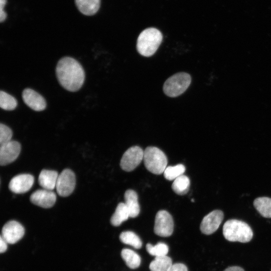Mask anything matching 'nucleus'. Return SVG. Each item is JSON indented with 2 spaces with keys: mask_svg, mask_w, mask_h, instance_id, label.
<instances>
[{
  "mask_svg": "<svg viewBox=\"0 0 271 271\" xmlns=\"http://www.w3.org/2000/svg\"><path fill=\"white\" fill-rule=\"evenodd\" d=\"M56 73L59 83L68 91H77L84 83V70L81 65L73 58H62L57 64Z\"/></svg>",
  "mask_w": 271,
  "mask_h": 271,
  "instance_id": "obj_1",
  "label": "nucleus"
},
{
  "mask_svg": "<svg viewBox=\"0 0 271 271\" xmlns=\"http://www.w3.org/2000/svg\"><path fill=\"white\" fill-rule=\"evenodd\" d=\"M223 234L229 241L246 243L253 237V231L246 222L232 219L226 221L223 226Z\"/></svg>",
  "mask_w": 271,
  "mask_h": 271,
  "instance_id": "obj_2",
  "label": "nucleus"
},
{
  "mask_svg": "<svg viewBox=\"0 0 271 271\" xmlns=\"http://www.w3.org/2000/svg\"><path fill=\"white\" fill-rule=\"evenodd\" d=\"M163 40L162 33L155 28H149L139 35L137 43V49L142 56L150 57L158 50Z\"/></svg>",
  "mask_w": 271,
  "mask_h": 271,
  "instance_id": "obj_3",
  "label": "nucleus"
},
{
  "mask_svg": "<svg viewBox=\"0 0 271 271\" xmlns=\"http://www.w3.org/2000/svg\"><path fill=\"white\" fill-rule=\"evenodd\" d=\"M143 160L146 169L156 175L164 173L168 164L165 153L155 147H148L145 149Z\"/></svg>",
  "mask_w": 271,
  "mask_h": 271,
  "instance_id": "obj_4",
  "label": "nucleus"
},
{
  "mask_svg": "<svg viewBox=\"0 0 271 271\" xmlns=\"http://www.w3.org/2000/svg\"><path fill=\"white\" fill-rule=\"evenodd\" d=\"M191 82L190 74L179 72L169 77L164 83L163 91L171 97H175L183 93L189 87Z\"/></svg>",
  "mask_w": 271,
  "mask_h": 271,
  "instance_id": "obj_5",
  "label": "nucleus"
},
{
  "mask_svg": "<svg viewBox=\"0 0 271 271\" xmlns=\"http://www.w3.org/2000/svg\"><path fill=\"white\" fill-rule=\"evenodd\" d=\"M174 229V221L171 215L167 211H159L156 215L154 230L156 234L162 237L171 235Z\"/></svg>",
  "mask_w": 271,
  "mask_h": 271,
  "instance_id": "obj_6",
  "label": "nucleus"
},
{
  "mask_svg": "<svg viewBox=\"0 0 271 271\" xmlns=\"http://www.w3.org/2000/svg\"><path fill=\"white\" fill-rule=\"evenodd\" d=\"M144 151L139 146H133L123 154L120 162L121 168L126 172L135 169L144 158Z\"/></svg>",
  "mask_w": 271,
  "mask_h": 271,
  "instance_id": "obj_7",
  "label": "nucleus"
},
{
  "mask_svg": "<svg viewBox=\"0 0 271 271\" xmlns=\"http://www.w3.org/2000/svg\"><path fill=\"white\" fill-rule=\"evenodd\" d=\"M76 184L75 175L74 172L68 169L64 170L59 175L57 183L56 190L59 195L67 197L74 191Z\"/></svg>",
  "mask_w": 271,
  "mask_h": 271,
  "instance_id": "obj_8",
  "label": "nucleus"
},
{
  "mask_svg": "<svg viewBox=\"0 0 271 271\" xmlns=\"http://www.w3.org/2000/svg\"><path fill=\"white\" fill-rule=\"evenodd\" d=\"M224 217L223 212L220 210H214L202 219L200 224V230L205 234L209 235L215 232L219 228Z\"/></svg>",
  "mask_w": 271,
  "mask_h": 271,
  "instance_id": "obj_9",
  "label": "nucleus"
},
{
  "mask_svg": "<svg viewBox=\"0 0 271 271\" xmlns=\"http://www.w3.org/2000/svg\"><path fill=\"white\" fill-rule=\"evenodd\" d=\"M24 233L22 225L18 221L11 220L3 226L1 236L8 243L14 244L20 240Z\"/></svg>",
  "mask_w": 271,
  "mask_h": 271,
  "instance_id": "obj_10",
  "label": "nucleus"
},
{
  "mask_svg": "<svg viewBox=\"0 0 271 271\" xmlns=\"http://www.w3.org/2000/svg\"><path fill=\"white\" fill-rule=\"evenodd\" d=\"M21 152V145L19 142L11 141L1 145L0 164L6 166L15 161Z\"/></svg>",
  "mask_w": 271,
  "mask_h": 271,
  "instance_id": "obj_11",
  "label": "nucleus"
},
{
  "mask_svg": "<svg viewBox=\"0 0 271 271\" xmlns=\"http://www.w3.org/2000/svg\"><path fill=\"white\" fill-rule=\"evenodd\" d=\"M34 182V178L32 175L28 174H19L11 179L9 188L14 193L22 194L30 190Z\"/></svg>",
  "mask_w": 271,
  "mask_h": 271,
  "instance_id": "obj_12",
  "label": "nucleus"
},
{
  "mask_svg": "<svg viewBox=\"0 0 271 271\" xmlns=\"http://www.w3.org/2000/svg\"><path fill=\"white\" fill-rule=\"evenodd\" d=\"M22 98L25 103L34 110L42 111L46 107V102L44 98L31 88H26L23 90Z\"/></svg>",
  "mask_w": 271,
  "mask_h": 271,
  "instance_id": "obj_13",
  "label": "nucleus"
},
{
  "mask_svg": "<svg viewBox=\"0 0 271 271\" xmlns=\"http://www.w3.org/2000/svg\"><path fill=\"white\" fill-rule=\"evenodd\" d=\"M31 202L38 206L48 208L52 207L56 200L55 193L44 189L37 190L30 196Z\"/></svg>",
  "mask_w": 271,
  "mask_h": 271,
  "instance_id": "obj_14",
  "label": "nucleus"
},
{
  "mask_svg": "<svg viewBox=\"0 0 271 271\" xmlns=\"http://www.w3.org/2000/svg\"><path fill=\"white\" fill-rule=\"evenodd\" d=\"M58 176L55 171L43 170L38 178L39 185L44 189L52 191L56 187Z\"/></svg>",
  "mask_w": 271,
  "mask_h": 271,
  "instance_id": "obj_15",
  "label": "nucleus"
},
{
  "mask_svg": "<svg viewBox=\"0 0 271 271\" xmlns=\"http://www.w3.org/2000/svg\"><path fill=\"white\" fill-rule=\"evenodd\" d=\"M124 203L129 213V217L131 218L137 217L140 212L137 193L133 190H127L124 193Z\"/></svg>",
  "mask_w": 271,
  "mask_h": 271,
  "instance_id": "obj_16",
  "label": "nucleus"
},
{
  "mask_svg": "<svg viewBox=\"0 0 271 271\" xmlns=\"http://www.w3.org/2000/svg\"><path fill=\"white\" fill-rule=\"evenodd\" d=\"M75 3L81 13L85 15L91 16L98 11L100 0H75Z\"/></svg>",
  "mask_w": 271,
  "mask_h": 271,
  "instance_id": "obj_17",
  "label": "nucleus"
},
{
  "mask_svg": "<svg viewBox=\"0 0 271 271\" xmlns=\"http://www.w3.org/2000/svg\"><path fill=\"white\" fill-rule=\"evenodd\" d=\"M129 217L128 210L124 203L120 202L117 205L115 212L110 219L111 224L114 226H119L123 221L128 219Z\"/></svg>",
  "mask_w": 271,
  "mask_h": 271,
  "instance_id": "obj_18",
  "label": "nucleus"
},
{
  "mask_svg": "<svg viewBox=\"0 0 271 271\" xmlns=\"http://www.w3.org/2000/svg\"><path fill=\"white\" fill-rule=\"evenodd\" d=\"M256 210L263 217L271 218V198L267 197H258L253 201Z\"/></svg>",
  "mask_w": 271,
  "mask_h": 271,
  "instance_id": "obj_19",
  "label": "nucleus"
},
{
  "mask_svg": "<svg viewBox=\"0 0 271 271\" xmlns=\"http://www.w3.org/2000/svg\"><path fill=\"white\" fill-rule=\"evenodd\" d=\"M121 256L125 261L127 266L131 268L135 269L138 267L141 262L139 255L133 250L124 248L121 250Z\"/></svg>",
  "mask_w": 271,
  "mask_h": 271,
  "instance_id": "obj_20",
  "label": "nucleus"
},
{
  "mask_svg": "<svg viewBox=\"0 0 271 271\" xmlns=\"http://www.w3.org/2000/svg\"><path fill=\"white\" fill-rule=\"evenodd\" d=\"M173 264L171 258L167 256L155 257L150 264L151 271H168Z\"/></svg>",
  "mask_w": 271,
  "mask_h": 271,
  "instance_id": "obj_21",
  "label": "nucleus"
},
{
  "mask_svg": "<svg viewBox=\"0 0 271 271\" xmlns=\"http://www.w3.org/2000/svg\"><path fill=\"white\" fill-rule=\"evenodd\" d=\"M190 181L189 178L182 175L174 180L172 188L173 190L179 195L186 194L189 190Z\"/></svg>",
  "mask_w": 271,
  "mask_h": 271,
  "instance_id": "obj_22",
  "label": "nucleus"
},
{
  "mask_svg": "<svg viewBox=\"0 0 271 271\" xmlns=\"http://www.w3.org/2000/svg\"><path fill=\"white\" fill-rule=\"evenodd\" d=\"M119 239L122 243L130 245L137 249L141 248L142 246L141 239L132 231L122 232L119 235Z\"/></svg>",
  "mask_w": 271,
  "mask_h": 271,
  "instance_id": "obj_23",
  "label": "nucleus"
},
{
  "mask_svg": "<svg viewBox=\"0 0 271 271\" xmlns=\"http://www.w3.org/2000/svg\"><path fill=\"white\" fill-rule=\"evenodd\" d=\"M16 98L7 92L1 90L0 92V107L6 110H13L17 106Z\"/></svg>",
  "mask_w": 271,
  "mask_h": 271,
  "instance_id": "obj_24",
  "label": "nucleus"
},
{
  "mask_svg": "<svg viewBox=\"0 0 271 271\" xmlns=\"http://www.w3.org/2000/svg\"><path fill=\"white\" fill-rule=\"evenodd\" d=\"M186 170L182 164L167 167L164 172V177L168 180L172 181L183 175Z\"/></svg>",
  "mask_w": 271,
  "mask_h": 271,
  "instance_id": "obj_25",
  "label": "nucleus"
},
{
  "mask_svg": "<svg viewBox=\"0 0 271 271\" xmlns=\"http://www.w3.org/2000/svg\"><path fill=\"white\" fill-rule=\"evenodd\" d=\"M146 249L149 254L155 257L166 255L169 251L168 245L163 242H159L155 245L148 243Z\"/></svg>",
  "mask_w": 271,
  "mask_h": 271,
  "instance_id": "obj_26",
  "label": "nucleus"
},
{
  "mask_svg": "<svg viewBox=\"0 0 271 271\" xmlns=\"http://www.w3.org/2000/svg\"><path fill=\"white\" fill-rule=\"evenodd\" d=\"M13 132L12 129L6 125L0 124V145H3L12 141Z\"/></svg>",
  "mask_w": 271,
  "mask_h": 271,
  "instance_id": "obj_27",
  "label": "nucleus"
},
{
  "mask_svg": "<svg viewBox=\"0 0 271 271\" xmlns=\"http://www.w3.org/2000/svg\"><path fill=\"white\" fill-rule=\"evenodd\" d=\"M168 271H188L186 266L181 263L173 264Z\"/></svg>",
  "mask_w": 271,
  "mask_h": 271,
  "instance_id": "obj_28",
  "label": "nucleus"
},
{
  "mask_svg": "<svg viewBox=\"0 0 271 271\" xmlns=\"http://www.w3.org/2000/svg\"><path fill=\"white\" fill-rule=\"evenodd\" d=\"M7 3V0H0V21L3 22L7 17V14L4 11V7Z\"/></svg>",
  "mask_w": 271,
  "mask_h": 271,
  "instance_id": "obj_29",
  "label": "nucleus"
},
{
  "mask_svg": "<svg viewBox=\"0 0 271 271\" xmlns=\"http://www.w3.org/2000/svg\"><path fill=\"white\" fill-rule=\"evenodd\" d=\"M8 243L1 236L0 237V252L3 253L5 252L7 249Z\"/></svg>",
  "mask_w": 271,
  "mask_h": 271,
  "instance_id": "obj_30",
  "label": "nucleus"
},
{
  "mask_svg": "<svg viewBox=\"0 0 271 271\" xmlns=\"http://www.w3.org/2000/svg\"><path fill=\"white\" fill-rule=\"evenodd\" d=\"M224 271H244V269L238 266H232L227 267Z\"/></svg>",
  "mask_w": 271,
  "mask_h": 271,
  "instance_id": "obj_31",
  "label": "nucleus"
}]
</instances>
